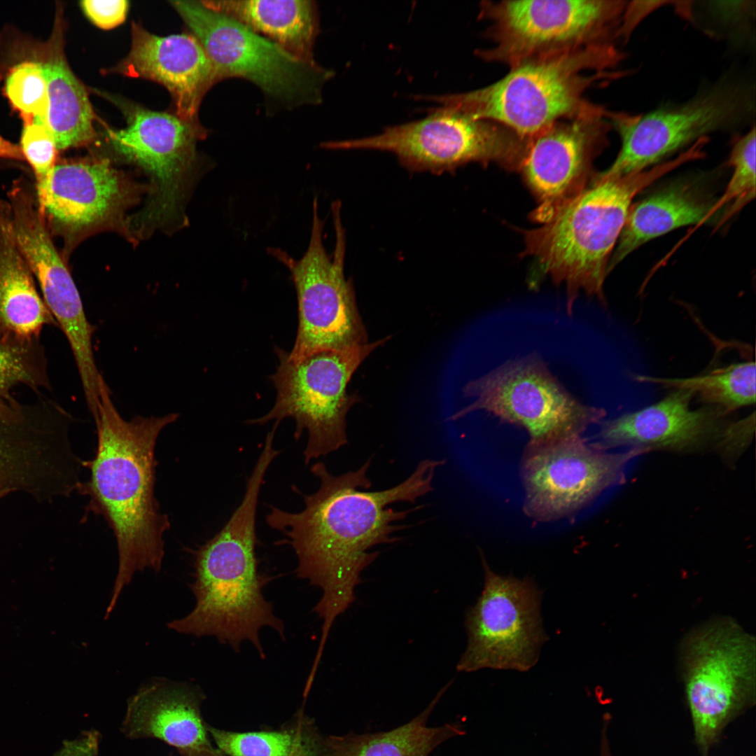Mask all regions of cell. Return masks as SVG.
<instances>
[{"instance_id": "6da1fadb", "label": "cell", "mask_w": 756, "mask_h": 756, "mask_svg": "<svg viewBox=\"0 0 756 756\" xmlns=\"http://www.w3.org/2000/svg\"><path fill=\"white\" fill-rule=\"evenodd\" d=\"M372 459L359 468L340 475L317 462L311 472L320 480L314 493L302 495L304 508L290 512L271 506L266 522L281 532V542L293 550L298 559L297 577L319 587L322 596L313 610L322 621L316 652L323 654L336 619L354 602L362 572L379 555L374 547L399 541L396 524L415 509L398 511V502L415 503L433 490L436 470L445 459L421 461L412 473L398 485L382 491H365L372 486L368 470Z\"/></svg>"}, {"instance_id": "7a4b0ae2", "label": "cell", "mask_w": 756, "mask_h": 756, "mask_svg": "<svg viewBox=\"0 0 756 756\" xmlns=\"http://www.w3.org/2000/svg\"><path fill=\"white\" fill-rule=\"evenodd\" d=\"M110 392L104 381L97 410L92 414L97 435L96 452L92 460L83 461L90 477L76 489L88 497V510L104 517L116 539L118 569L106 608L109 612L136 571L161 569L164 534L170 522L155 497V450L161 431L179 416L170 413L126 420Z\"/></svg>"}, {"instance_id": "3957f363", "label": "cell", "mask_w": 756, "mask_h": 756, "mask_svg": "<svg viewBox=\"0 0 756 756\" xmlns=\"http://www.w3.org/2000/svg\"><path fill=\"white\" fill-rule=\"evenodd\" d=\"M680 167L678 160L662 162L623 176L594 175L589 185L537 228L521 230L524 249L532 258L528 285L536 288L549 276L565 284L566 309L580 290L607 304L603 286L634 198L650 185Z\"/></svg>"}, {"instance_id": "277c9868", "label": "cell", "mask_w": 756, "mask_h": 756, "mask_svg": "<svg viewBox=\"0 0 756 756\" xmlns=\"http://www.w3.org/2000/svg\"><path fill=\"white\" fill-rule=\"evenodd\" d=\"M265 473L253 470L244 498L232 516L213 538L195 554L194 580L190 589L195 605L186 616L168 623L176 632L195 636H213L234 651L244 641L253 644L265 658L259 633L271 627L285 639L284 624L263 595L272 576L258 572L255 555V518Z\"/></svg>"}, {"instance_id": "5b68a950", "label": "cell", "mask_w": 756, "mask_h": 756, "mask_svg": "<svg viewBox=\"0 0 756 756\" xmlns=\"http://www.w3.org/2000/svg\"><path fill=\"white\" fill-rule=\"evenodd\" d=\"M622 58L611 43L589 46L524 62L480 89L419 98L496 122L529 140L557 121L598 109L584 94L615 78L608 69Z\"/></svg>"}, {"instance_id": "8992f818", "label": "cell", "mask_w": 756, "mask_h": 756, "mask_svg": "<svg viewBox=\"0 0 756 756\" xmlns=\"http://www.w3.org/2000/svg\"><path fill=\"white\" fill-rule=\"evenodd\" d=\"M755 639L734 619H711L691 631L680 665L694 738L708 756L724 729L755 705Z\"/></svg>"}, {"instance_id": "52a82bcc", "label": "cell", "mask_w": 756, "mask_h": 756, "mask_svg": "<svg viewBox=\"0 0 756 756\" xmlns=\"http://www.w3.org/2000/svg\"><path fill=\"white\" fill-rule=\"evenodd\" d=\"M389 337L342 350L326 349L292 358L276 348L279 365L270 377L276 390L274 406L265 415L247 423L264 424L285 418L295 422L294 438L304 430L308 440L303 455L309 464L348 443L346 417L358 397L348 384L362 362Z\"/></svg>"}, {"instance_id": "ba28073f", "label": "cell", "mask_w": 756, "mask_h": 756, "mask_svg": "<svg viewBox=\"0 0 756 756\" xmlns=\"http://www.w3.org/2000/svg\"><path fill=\"white\" fill-rule=\"evenodd\" d=\"M335 244L330 255L323 241L324 220L318 214L317 197L312 202V223L307 248L299 259L269 247L267 253L289 271L297 294L298 327L292 358L315 351L342 350L368 343L351 279L344 275L346 234L341 203L332 204Z\"/></svg>"}, {"instance_id": "9c48e42d", "label": "cell", "mask_w": 756, "mask_h": 756, "mask_svg": "<svg viewBox=\"0 0 756 756\" xmlns=\"http://www.w3.org/2000/svg\"><path fill=\"white\" fill-rule=\"evenodd\" d=\"M755 112V85L728 75L680 104L639 115L607 111L621 146L612 164L601 174L623 176L645 170L708 134L750 123Z\"/></svg>"}, {"instance_id": "30bf717a", "label": "cell", "mask_w": 756, "mask_h": 756, "mask_svg": "<svg viewBox=\"0 0 756 756\" xmlns=\"http://www.w3.org/2000/svg\"><path fill=\"white\" fill-rule=\"evenodd\" d=\"M627 1L505 0L482 1L479 18L490 22L493 43L476 54L510 69L524 62L594 45L617 36Z\"/></svg>"}, {"instance_id": "8fae6325", "label": "cell", "mask_w": 756, "mask_h": 756, "mask_svg": "<svg viewBox=\"0 0 756 756\" xmlns=\"http://www.w3.org/2000/svg\"><path fill=\"white\" fill-rule=\"evenodd\" d=\"M220 80L239 77L286 107L318 104L330 70L301 59L204 1H173Z\"/></svg>"}, {"instance_id": "7c38bea8", "label": "cell", "mask_w": 756, "mask_h": 756, "mask_svg": "<svg viewBox=\"0 0 756 756\" xmlns=\"http://www.w3.org/2000/svg\"><path fill=\"white\" fill-rule=\"evenodd\" d=\"M528 140L496 122L440 106L426 117L385 128L363 138L329 141V149H364L393 153L412 172H453L475 162L496 163L519 172Z\"/></svg>"}, {"instance_id": "4fadbf2b", "label": "cell", "mask_w": 756, "mask_h": 756, "mask_svg": "<svg viewBox=\"0 0 756 756\" xmlns=\"http://www.w3.org/2000/svg\"><path fill=\"white\" fill-rule=\"evenodd\" d=\"M463 393L472 402L450 420L482 410L523 427L529 435L528 444L533 445L582 437L606 415L603 408L587 405L572 396L536 353L508 360L470 381Z\"/></svg>"}, {"instance_id": "5bb4252c", "label": "cell", "mask_w": 756, "mask_h": 756, "mask_svg": "<svg viewBox=\"0 0 756 756\" xmlns=\"http://www.w3.org/2000/svg\"><path fill=\"white\" fill-rule=\"evenodd\" d=\"M72 421L42 393L32 403L12 394L0 400V489L26 493L38 502L76 490L83 461L71 447Z\"/></svg>"}, {"instance_id": "9a60e30c", "label": "cell", "mask_w": 756, "mask_h": 756, "mask_svg": "<svg viewBox=\"0 0 756 756\" xmlns=\"http://www.w3.org/2000/svg\"><path fill=\"white\" fill-rule=\"evenodd\" d=\"M693 397L691 392L673 390L654 404L603 421L595 441L590 443L605 451L628 447L645 454L655 450L682 454L715 451L734 462L752 438L755 413L732 420L718 407L692 408Z\"/></svg>"}, {"instance_id": "2e32d148", "label": "cell", "mask_w": 756, "mask_h": 756, "mask_svg": "<svg viewBox=\"0 0 756 756\" xmlns=\"http://www.w3.org/2000/svg\"><path fill=\"white\" fill-rule=\"evenodd\" d=\"M484 585L466 612L468 644L456 668L526 671L547 639L540 617L541 594L528 578L496 574L482 558Z\"/></svg>"}, {"instance_id": "e0dca14e", "label": "cell", "mask_w": 756, "mask_h": 756, "mask_svg": "<svg viewBox=\"0 0 756 756\" xmlns=\"http://www.w3.org/2000/svg\"><path fill=\"white\" fill-rule=\"evenodd\" d=\"M643 454L634 448L610 453L582 436L543 445L527 443L520 463L523 511L537 522L569 517L606 489L625 483L627 464Z\"/></svg>"}, {"instance_id": "ac0fdd59", "label": "cell", "mask_w": 756, "mask_h": 756, "mask_svg": "<svg viewBox=\"0 0 756 756\" xmlns=\"http://www.w3.org/2000/svg\"><path fill=\"white\" fill-rule=\"evenodd\" d=\"M107 134L115 151L143 168L153 181V196L130 222L144 234L146 230L162 225L176 214L195 163L196 143L204 130L176 115L136 108L130 113L126 127L108 129Z\"/></svg>"}, {"instance_id": "d6986e66", "label": "cell", "mask_w": 756, "mask_h": 756, "mask_svg": "<svg viewBox=\"0 0 756 756\" xmlns=\"http://www.w3.org/2000/svg\"><path fill=\"white\" fill-rule=\"evenodd\" d=\"M611 128L601 106L557 121L530 139L519 172L536 202L533 220L547 221L589 185Z\"/></svg>"}, {"instance_id": "ffe728a7", "label": "cell", "mask_w": 756, "mask_h": 756, "mask_svg": "<svg viewBox=\"0 0 756 756\" xmlns=\"http://www.w3.org/2000/svg\"><path fill=\"white\" fill-rule=\"evenodd\" d=\"M134 190L106 160L56 163L38 210L64 241L65 254L90 233L122 224Z\"/></svg>"}, {"instance_id": "44dd1931", "label": "cell", "mask_w": 756, "mask_h": 756, "mask_svg": "<svg viewBox=\"0 0 756 756\" xmlns=\"http://www.w3.org/2000/svg\"><path fill=\"white\" fill-rule=\"evenodd\" d=\"M112 71L160 83L172 97L176 115L195 125H200L197 113L204 96L220 80L192 34L159 36L134 22L129 55Z\"/></svg>"}, {"instance_id": "7402d4cb", "label": "cell", "mask_w": 756, "mask_h": 756, "mask_svg": "<svg viewBox=\"0 0 756 756\" xmlns=\"http://www.w3.org/2000/svg\"><path fill=\"white\" fill-rule=\"evenodd\" d=\"M123 729L130 738L161 739L186 756H202L213 749L197 693L183 684L162 680L139 690L128 703Z\"/></svg>"}, {"instance_id": "603a6c76", "label": "cell", "mask_w": 756, "mask_h": 756, "mask_svg": "<svg viewBox=\"0 0 756 756\" xmlns=\"http://www.w3.org/2000/svg\"><path fill=\"white\" fill-rule=\"evenodd\" d=\"M62 10L44 43L27 44L30 59L41 63L48 87V125L58 150L83 146L95 136V114L87 90L71 70L64 53Z\"/></svg>"}, {"instance_id": "cb8c5ba5", "label": "cell", "mask_w": 756, "mask_h": 756, "mask_svg": "<svg viewBox=\"0 0 756 756\" xmlns=\"http://www.w3.org/2000/svg\"><path fill=\"white\" fill-rule=\"evenodd\" d=\"M715 200L694 180H678L631 204L608 265V274L648 241L681 227L711 220Z\"/></svg>"}, {"instance_id": "d4e9b609", "label": "cell", "mask_w": 756, "mask_h": 756, "mask_svg": "<svg viewBox=\"0 0 756 756\" xmlns=\"http://www.w3.org/2000/svg\"><path fill=\"white\" fill-rule=\"evenodd\" d=\"M17 244L8 202L0 200V340L40 339L45 326L58 325L38 293Z\"/></svg>"}, {"instance_id": "484cf974", "label": "cell", "mask_w": 756, "mask_h": 756, "mask_svg": "<svg viewBox=\"0 0 756 756\" xmlns=\"http://www.w3.org/2000/svg\"><path fill=\"white\" fill-rule=\"evenodd\" d=\"M297 57L314 62L318 34L317 7L309 0L204 1Z\"/></svg>"}, {"instance_id": "4316f807", "label": "cell", "mask_w": 756, "mask_h": 756, "mask_svg": "<svg viewBox=\"0 0 756 756\" xmlns=\"http://www.w3.org/2000/svg\"><path fill=\"white\" fill-rule=\"evenodd\" d=\"M449 685L442 688L421 713L401 726L386 732L330 736L325 756H429L444 741L465 734L458 723L428 725L430 714Z\"/></svg>"}, {"instance_id": "83f0119b", "label": "cell", "mask_w": 756, "mask_h": 756, "mask_svg": "<svg viewBox=\"0 0 756 756\" xmlns=\"http://www.w3.org/2000/svg\"><path fill=\"white\" fill-rule=\"evenodd\" d=\"M634 379L673 390L691 392L706 405L728 414L755 403V363H734L706 374L690 377H658L637 374Z\"/></svg>"}, {"instance_id": "f1b7e54d", "label": "cell", "mask_w": 756, "mask_h": 756, "mask_svg": "<svg viewBox=\"0 0 756 756\" xmlns=\"http://www.w3.org/2000/svg\"><path fill=\"white\" fill-rule=\"evenodd\" d=\"M755 127L735 140L728 164L732 174L722 195L711 208L710 217L720 227L755 196Z\"/></svg>"}, {"instance_id": "f546056e", "label": "cell", "mask_w": 756, "mask_h": 756, "mask_svg": "<svg viewBox=\"0 0 756 756\" xmlns=\"http://www.w3.org/2000/svg\"><path fill=\"white\" fill-rule=\"evenodd\" d=\"M227 756H316V746L298 729L237 733L206 728Z\"/></svg>"}, {"instance_id": "4dcf8cb0", "label": "cell", "mask_w": 756, "mask_h": 756, "mask_svg": "<svg viewBox=\"0 0 756 756\" xmlns=\"http://www.w3.org/2000/svg\"><path fill=\"white\" fill-rule=\"evenodd\" d=\"M19 385L29 387L38 395L43 389H51L45 348L40 339L0 340V400Z\"/></svg>"}, {"instance_id": "1f68e13d", "label": "cell", "mask_w": 756, "mask_h": 756, "mask_svg": "<svg viewBox=\"0 0 756 756\" xmlns=\"http://www.w3.org/2000/svg\"><path fill=\"white\" fill-rule=\"evenodd\" d=\"M4 91L22 120L38 118L48 123V87L40 62L27 58L14 64L6 74Z\"/></svg>"}, {"instance_id": "d6a6232c", "label": "cell", "mask_w": 756, "mask_h": 756, "mask_svg": "<svg viewBox=\"0 0 756 756\" xmlns=\"http://www.w3.org/2000/svg\"><path fill=\"white\" fill-rule=\"evenodd\" d=\"M20 147L34 172L36 203L40 207L56 165L58 150L48 123L38 118L23 120Z\"/></svg>"}, {"instance_id": "836d02e7", "label": "cell", "mask_w": 756, "mask_h": 756, "mask_svg": "<svg viewBox=\"0 0 756 756\" xmlns=\"http://www.w3.org/2000/svg\"><path fill=\"white\" fill-rule=\"evenodd\" d=\"M125 0H85L80 6L87 17L97 27L108 29L120 24L125 20L129 8Z\"/></svg>"}, {"instance_id": "e575fe53", "label": "cell", "mask_w": 756, "mask_h": 756, "mask_svg": "<svg viewBox=\"0 0 756 756\" xmlns=\"http://www.w3.org/2000/svg\"><path fill=\"white\" fill-rule=\"evenodd\" d=\"M666 3L668 1H660L627 2L622 15L617 36L626 39L645 16Z\"/></svg>"}, {"instance_id": "d590c367", "label": "cell", "mask_w": 756, "mask_h": 756, "mask_svg": "<svg viewBox=\"0 0 756 756\" xmlns=\"http://www.w3.org/2000/svg\"><path fill=\"white\" fill-rule=\"evenodd\" d=\"M98 748L99 734L89 731L78 739L66 741L57 756H97Z\"/></svg>"}, {"instance_id": "8d00e7d4", "label": "cell", "mask_w": 756, "mask_h": 756, "mask_svg": "<svg viewBox=\"0 0 756 756\" xmlns=\"http://www.w3.org/2000/svg\"><path fill=\"white\" fill-rule=\"evenodd\" d=\"M0 158L24 160L20 147L0 135Z\"/></svg>"}, {"instance_id": "74e56055", "label": "cell", "mask_w": 756, "mask_h": 756, "mask_svg": "<svg viewBox=\"0 0 756 756\" xmlns=\"http://www.w3.org/2000/svg\"><path fill=\"white\" fill-rule=\"evenodd\" d=\"M610 715L608 713H606L603 716V724L601 730L600 750L598 756H612L607 734L608 726L610 724Z\"/></svg>"}, {"instance_id": "f35d334b", "label": "cell", "mask_w": 756, "mask_h": 756, "mask_svg": "<svg viewBox=\"0 0 756 756\" xmlns=\"http://www.w3.org/2000/svg\"><path fill=\"white\" fill-rule=\"evenodd\" d=\"M204 756H227V755L223 754L220 750L216 751V750L212 749L211 751L207 752Z\"/></svg>"}, {"instance_id": "ab89813d", "label": "cell", "mask_w": 756, "mask_h": 756, "mask_svg": "<svg viewBox=\"0 0 756 756\" xmlns=\"http://www.w3.org/2000/svg\"><path fill=\"white\" fill-rule=\"evenodd\" d=\"M8 493H9L7 491L2 490V489H0V499L2 498L4 496H6Z\"/></svg>"}]
</instances>
